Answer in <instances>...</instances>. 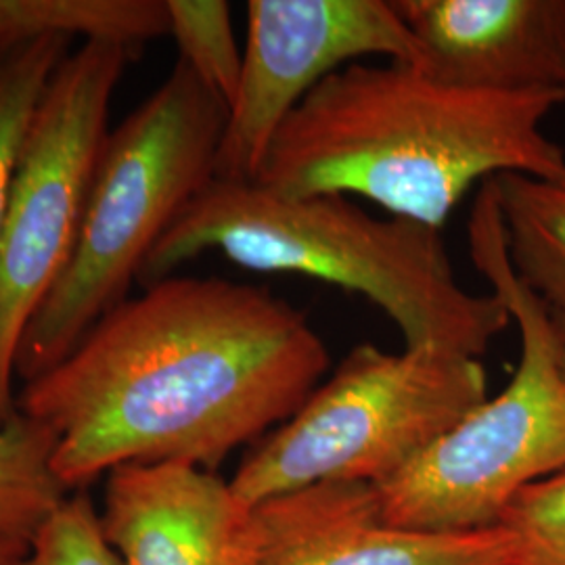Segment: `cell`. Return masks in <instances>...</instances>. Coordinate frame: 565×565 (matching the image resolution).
<instances>
[{"label": "cell", "instance_id": "3957f363", "mask_svg": "<svg viewBox=\"0 0 565 565\" xmlns=\"http://www.w3.org/2000/svg\"><path fill=\"white\" fill-rule=\"evenodd\" d=\"M258 273H291L361 294L408 350L480 359L513 321L494 294L457 279L440 228L375 218L345 195H282L258 182L212 179L142 264L149 287L205 252Z\"/></svg>", "mask_w": 565, "mask_h": 565}, {"label": "cell", "instance_id": "8992f818", "mask_svg": "<svg viewBox=\"0 0 565 565\" xmlns=\"http://www.w3.org/2000/svg\"><path fill=\"white\" fill-rule=\"evenodd\" d=\"M486 398L480 359L361 343L287 422L252 445L233 492L256 507L327 482L384 484Z\"/></svg>", "mask_w": 565, "mask_h": 565}, {"label": "cell", "instance_id": "30bf717a", "mask_svg": "<svg viewBox=\"0 0 565 565\" xmlns=\"http://www.w3.org/2000/svg\"><path fill=\"white\" fill-rule=\"evenodd\" d=\"M103 534L124 565H252L260 527L210 469L189 463L120 465L105 476Z\"/></svg>", "mask_w": 565, "mask_h": 565}, {"label": "cell", "instance_id": "277c9868", "mask_svg": "<svg viewBox=\"0 0 565 565\" xmlns=\"http://www.w3.org/2000/svg\"><path fill=\"white\" fill-rule=\"evenodd\" d=\"M228 107L177 61L162 86L107 135L76 249L21 338L23 384L60 364L128 300L166 231L214 179Z\"/></svg>", "mask_w": 565, "mask_h": 565}, {"label": "cell", "instance_id": "ffe728a7", "mask_svg": "<svg viewBox=\"0 0 565 565\" xmlns=\"http://www.w3.org/2000/svg\"><path fill=\"white\" fill-rule=\"evenodd\" d=\"M11 564V562H9V559H7V557H4V555H2V553H0V565H9Z\"/></svg>", "mask_w": 565, "mask_h": 565}, {"label": "cell", "instance_id": "7a4b0ae2", "mask_svg": "<svg viewBox=\"0 0 565 565\" xmlns=\"http://www.w3.org/2000/svg\"><path fill=\"white\" fill-rule=\"evenodd\" d=\"M564 103L565 90H467L415 65L359 61L296 107L256 182L282 195L364 198L443 231L476 182L564 179L565 151L543 130Z\"/></svg>", "mask_w": 565, "mask_h": 565}, {"label": "cell", "instance_id": "6da1fadb", "mask_svg": "<svg viewBox=\"0 0 565 565\" xmlns=\"http://www.w3.org/2000/svg\"><path fill=\"white\" fill-rule=\"evenodd\" d=\"M327 369L306 312L270 289L172 275L23 384L18 408L55 431V471L76 492L120 465L214 471L287 422Z\"/></svg>", "mask_w": 565, "mask_h": 565}, {"label": "cell", "instance_id": "9a60e30c", "mask_svg": "<svg viewBox=\"0 0 565 565\" xmlns=\"http://www.w3.org/2000/svg\"><path fill=\"white\" fill-rule=\"evenodd\" d=\"M70 42H36L0 63V235L30 124L53 74L70 55Z\"/></svg>", "mask_w": 565, "mask_h": 565}, {"label": "cell", "instance_id": "9c48e42d", "mask_svg": "<svg viewBox=\"0 0 565 565\" xmlns=\"http://www.w3.org/2000/svg\"><path fill=\"white\" fill-rule=\"evenodd\" d=\"M252 565H522L513 532H415L385 524L375 486L327 482L256 505Z\"/></svg>", "mask_w": 565, "mask_h": 565}, {"label": "cell", "instance_id": "e0dca14e", "mask_svg": "<svg viewBox=\"0 0 565 565\" xmlns=\"http://www.w3.org/2000/svg\"><path fill=\"white\" fill-rule=\"evenodd\" d=\"M9 565H124L103 534L102 515L86 490L67 497L30 551Z\"/></svg>", "mask_w": 565, "mask_h": 565}, {"label": "cell", "instance_id": "52a82bcc", "mask_svg": "<svg viewBox=\"0 0 565 565\" xmlns=\"http://www.w3.org/2000/svg\"><path fill=\"white\" fill-rule=\"evenodd\" d=\"M135 55L116 42H84L61 61L30 124L0 235V425L20 411L21 338L76 249L109 105Z\"/></svg>", "mask_w": 565, "mask_h": 565}, {"label": "cell", "instance_id": "5b68a950", "mask_svg": "<svg viewBox=\"0 0 565 565\" xmlns=\"http://www.w3.org/2000/svg\"><path fill=\"white\" fill-rule=\"evenodd\" d=\"M469 252L520 329V364L505 390L375 486L385 524L452 534L499 525L525 488L565 469V361L551 312L515 275L499 205L484 182L469 218Z\"/></svg>", "mask_w": 565, "mask_h": 565}, {"label": "cell", "instance_id": "d6986e66", "mask_svg": "<svg viewBox=\"0 0 565 565\" xmlns=\"http://www.w3.org/2000/svg\"><path fill=\"white\" fill-rule=\"evenodd\" d=\"M551 323H553V333H555V340H557L559 352L565 361V312H551Z\"/></svg>", "mask_w": 565, "mask_h": 565}, {"label": "cell", "instance_id": "5bb4252c", "mask_svg": "<svg viewBox=\"0 0 565 565\" xmlns=\"http://www.w3.org/2000/svg\"><path fill=\"white\" fill-rule=\"evenodd\" d=\"M57 436L18 411L0 425V553L23 557L72 490L55 471Z\"/></svg>", "mask_w": 565, "mask_h": 565}, {"label": "cell", "instance_id": "2e32d148", "mask_svg": "<svg viewBox=\"0 0 565 565\" xmlns=\"http://www.w3.org/2000/svg\"><path fill=\"white\" fill-rule=\"evenodd\" d=\"M166 9L168 34L177 41L182 63L228 107L235 99L243 65L231 4L224 0H166Z\"/></svg>", "mask_w": 565, "mask_h": 565}, {"label": "cell", "instance_id": "ba28073f", "mask_svg": "<svg viewBox=\"0 0 565 565\" xmlns=\"http://www.w3.org/2000/svg\"><path fill=\"white\" fill-rule=\"evenodd\" d=\"M369 57L419 61V46L392 0H249L242 78L214 179L256 182L296 107L324 78Z\"/></svg>", "mask_w": 565, "mask_h": 565}, {"label": "cell", "instance_id": "8fae6325", "mask_svg": "<svg viewBox=\"0 0 565 565\" xmlns=\"http://www.w3.org/2000/svg\"><path fill=\"white\" fill-rule=\"evenodd\" d=\"M417 70L482 93L565 90V0H392Z\"/></svg>", "mask_w": 565, "mask_h": 565}, {"label": "cell", "instance_id": "7c38bea8", "mask_svg": "<svg viewBox=\"0 0 565 565\" xmlns=\"http://www.w3.org/2000/svg\"><path fill=\"white\" fill-rule=\"evenodd\" d=\"M168 32L166 0H0V63L36 42L76 36L139 53Z\"/></svg>", "mask_w": 565, "mask_h": 565}, {"label": "cell", "instance_id": "4fadbf2b", "mask_svg": "<svg viewBox=\"0 0 565 565\" xmlns=\"http://www.w3.org/2000/svg\"><path fill=\"white\" fill-rule=\"evenodd\" d=\"M515 275L551 312H565V177L490 179Z\"/></svg>", "mask_w": 565, "mask_h": 565}, {"label": "cell", "instance_id": "ac0fdd59", "mask_svg": "<svg viewBox=\"0 0 565 565\" xmlns=\"http://www.w3.org/2000/svg\"><path fill=\"white\" fill-rule=\"evenodd\" d=\"M499 525L520 541L522 565H565V469L522 488Z\"/></svg>", "mask_w": 565, "mask_h": 565}]
</instances>
